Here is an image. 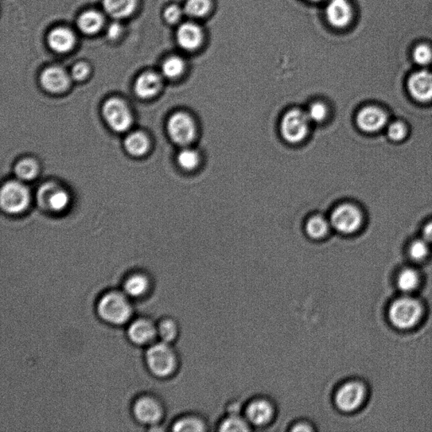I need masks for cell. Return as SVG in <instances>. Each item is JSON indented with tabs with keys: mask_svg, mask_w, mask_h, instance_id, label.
Returning a JSON list of instances; mask_svg holds the SVG:
<instances>
[{
	"mask_svg": "<svg viewBox=\"0 0 432 432\" xmlns=\"http://www.w3.org/2000/svg\"><path fill=\"white\" fill-rule=\"evenodd\" d=\"M423 316V306L419 300L404 295L396 299L388 309V318L395 328L411 329L417 325Z\"/></svg>",
	"mask_w": 432,
	"mask_h": 432,
	"instance_id": "6da1fadb",
	"label": "cell"
},
{
	"mask_svg": "<svg viewBox=\"0 0 432 432\" xmlns=\"http://www.w3.org/2000/svg\"><path fill=\"white\" fill-rule=\"evenodd\" d=\"M97 311L103 320L112 325H123L131 317L132 309L126 295L109 293L101 298Z\"/></svg>",
	"mask_w": 432,
	"mask_h": 432,
	"instance_id": "7a4b0ae2",
	"label": "cell"
},
{
	"mask_svg": "<svg viewBox=\"0 0 432 432\" xmlns=\"http://www.w3.org/2000/svg\"><path fill=\"white\" fill-rule=\"evenodd\" d=\"M367 394V388L361 381H346L337 389L334 395V404L338 411L344 413H353L363 406Z\"/></svg>",
	"mask_w": 432,
	"mask_h": 432,
	"instance_id": "3957f363",
	"label": "cell"
},
{
	"mask_svg": "<svg viewBox=\"0 0 432 432\" xmlns=\"http://www.w3.org/2000/svg\"><path fill=\"white\" fill-rule=\"evenodd\" d=\"M310 120L306 112L294 108L283 116L280 132L286 141L297 144L302 141L309 134Z\"/></svg>",
	"mask_w": 432,
	"mask_h": 432,
	"instance_id": "277c9868",
	"label": "cell"
},
{
	"mask_svg": "<svg viewBox=\"0 0 432 432\" xmlns=\"http://www.w3.org/2000/svg\"><path fill=\"white\" fill-rule=\"evenodd\" d=\"M148 367L155 375L170 376L177 367V358L169 344L162 342L151 346L146 354Z\"/></svg>",
	"mask_w": 432,
	"mask_h": 432,
	"instance_id": "5b68a950",
	"label": "cell"
},
{
	"mask_svg": "<svg viewBox=\"0 0 432 432\" xmlns=\"http://www.w3.org/2000/svg\"><path fill=\"white\" fill-rule=\"evenodd\" d=\"M30 202L28 189L21 182L10 181L3 186L0 204L6 213L17 215L24 211Z\"/></svg>",
	"mask_w": 432,
	"mask_h": 432,
	"instance_id": "8992f818",
	"label": "cell"
},
{
	"mask_svg": "<svg viewBox=\"0 0 432 432\" xmlns=\"http://www.w3.org/2000/svg\"><path fill=\"white\" fill-rule=\"evenodd\" d=\"M103 115L107 126L118 133L128 130L133 122L130 108L119 98H111L104 103Z\"/></svg>",
	"mask_w": 432,
	"mask_h": 432,
	"instance_id": "52a82bcc",
	"label": "cell"
},
{
	"mask_svg": "<svg viewBox=\"0 0 432 432\" xmlns=\"http://www.w3.org/2000/svg\"><path fill=\"white\" fill-rule=\"evenodd\" d=\"M167 131L174 143L181 146H189L196 137L197 128L193 119L185 112H176L170 116Z\"/></svg>",
	"mask_w": 432,
	"mask_h": 432,
	"instance_id": "ba28073f",
	"label": "cell"
},
{
	"mask_svg": "<svg viewBox=\"0 0 432 432\" xmlns=\"http://www.w3.org/2000/svg\"><path fill=\"white\" fill-rule=\"evenodd\" d=\"M329 223L342 234H352L360 228L363 216L356 206L344 204L334 209Z\"/></svg>",
	"mask_w": 432,
	"mask_h": 432,
	"instance_id": "9c48e42d",
	"label": "cell"
},
{
	"mask_svg": "<svg viewBox=\"0 0 432 432\" xmlns=\"http://www.w3.org/2000/svg\"><path fill=\"white\" fill-rule=\"evenodd\" d=\"M39 205L53 212L63 211L69 204V196L65 190L58 188L53 182H46L39 188L37 194Z\"/></svg>",
	"mask_w": 432,
	"mask_h": 432,
	"instance_id": "30bf717a",
	"label": "cell"
},
{
	"mask_svg": "<svg viewBox=\"0 0 432 432\" xmlns=\"http://www.w3.org/2000/svg\"><path fill=\"white\" fill-rule=\"evenodd\" d=\"M275 408L270 399H254L245 408V417L254 426H266L274 419Z\"/></svg>",
	"mask_w": 432,
	"mask_h": 432,
	"instance_id": "8fae6325",
	"label": "cell"
},
{
	"mask_svg": "<svg viewBox=\"0 0 432 432\" xmlns=\"http://www.w3.org/2000/svg\"><path fill=\"white\" fill-rule=\"evenodd\" d=\"M408 89L418 102H429L432 100V74L426 70L415 73L408 80Z\"/></svg>",
	"mask_w": 432,
	"mask_h": 432,
	"instance_id": "7c38bea8",
	"label": "cell"
},
{
	"mask_svg": "<svg viewBox=\"0 0 432 432\" xmlns=\"http://www.w3.org/2000/svg\"><path fill=\"white\" fill-rule=\"evenodd\" d=\"M325 15L331 26L342 28L352 19V8L348 0H329L325 8Z\"/></svg>",
	"mask_w": 432,
	"mask_h": 432,
	"instance_id": "4fadbf2b",
	"label": "cell"
},
{
	"mask_svg": "<svg viewBox=\"0 0 432 432\" xmlns=\"http://www.w3.org/2000/svg\"><path fill=\"white\" fill-rule=\"evenodd\" d=\"M387 115L380 108L367 107L361 109L356 116V123L360 130L367 133H374L386 126Z\"/></svg>",
	"mask_w": 432,
	"mask_h": 432,
	"instance_id": "5bb4252c",
	"label": "cell"
},
{
	"mask_svg": "<svg viewBox=\"0 0 432 432\" xmlns=\"http://www.w3.org/2000/svg\"><path fill=\"white\" fill-rule=\"evenodd\" d=\"M203 41V31L196 23L185 22L178 27L177 42L180 48L186 51H194L200 48Z\"/></svg>",
	"mask_w": 432,
	"mask_h": 432,
	"instance_id": "9a60e30c",
	"label": "cell"
},
{
	"mask_svg": "<svg viewBox=\"0 0 432 432\" xmlns=\"http://www.w3.org/2000/svg\"><path fill=\"white\" fill-rule=\"evenodd\" d=\"M135 415L140 422L155 425L162 417V408L157 400L150 397H143L135 404Z\"/></svg>",
	"mask_w": 432,
	"mask_h": 432,
	"instance_id": "2e32d148",
	"label": "cell"
},
{
	"mask_svg": "<svg viewBox=\"0 0 432 432\" xmlns=\"http://www.w3.org/2000/svg\"><path fill=\"white\" fill-rule=\"evenodd\" d=\"M40 81L46 92L60 93L69 87L70 79L63 69L49 67L42 73Z\"/></svg>",
	"mask_w": 432,
	"mask_h": 432,
	"instance_id": "e0dca14e",
	"label": "cell"
},
{
	"mask_svg": "<svg viewBox=\"0 0 432 432\" xmlns=\"http://www.w3.org/2000/svg\"><path fill=\"white\" fill-rule=\"evenodd\" d=\"M162 87L161 78L154 72L140 75L135 84V92L140 98L148 99L154 96Z\"/></svg>",
	"mask_w": 432,
	"mask_h": 432,
	"instance_id": "ac0fdd59",
	"label": "cell"
},
{
	"mask_svg": "<svg viewBox=\"0 0 432 432\" xmlns=\"http://www.w3.org/2000/svg\"><path fill=\"white\" fill-rule=\"evenodd\" d=\"M49 45L54 52L64 53L70 51L76 44L75 35L65 27H58L49 35Z\"/></svg>",
	"mask_w": 432,
	"mask_h": 432,
	"instance_id": "d6986e66",
	"label": "cell"
},
{
	"mask_svg": "<svg viewBox=\"0 0 432 432\" xmlns=\"http://www.w3.org/2000/svg\"><path fill=\"white\" fill-rule=\"evenodd\" d=\"M157 334V329L153 322L139 319L130 326L128 329V336L134 343L137 345H146L154 340Z\"/></svg>",
	"mask_w": 432,
	"mask_h": 432,
	"instance_id": "ffe728a7",
	"label": "cell"
},
{
	"mask_svg": "<svg viewBox=\"0 0 432 432\" xmlns=\"http://www.w3.org/2000/svg\"><path fill=\"white\" fill-rule=\"evenodd\" d=\"M103 8L112 18H126L134 12L136 0H103Z\"/></svg>",
	"mask_w": 432,
	"mask_h": 432,
	"instance_id": "44dd1931",
	"label": "cell"
},
{
	"mask_svg": "<svg viewBox=\"0 0 432 432\" xmlns=\"http://www.w3.org/2000/svg\"><path fill=\"white\" fill-rule=\"evenodd\" d=\"M149 139L145 134L141 132H134L128 135L124 140V147L128 153L134 157H141L149 150Z\"/></svg>",
	"mask_w": 432,
	"mask_h": 432,
	"instance_id": "7402d4cb",
	"label": "cell"
},
{
	"mask_svg": "<svg viewBox=\"0 0 432 432\" xmlns=\"http://www.w3.org/2000/svg\"><path fill=\"white\" fill-rule=\"evenodd\" d=\"M103 25V15L94 10L87 11L78 19V27L85 34H95L99 32Z\"/></svg>",
	"mask_w": 432,
	"mask_h": 432,
	"instance_id": "603a6c76",
	"label": "cell"
},
{
	"mask_svg": "<svg viewBox=\"0 0 432 432\" xmlns=\"http://www.w3.org/2000/svg\"><path fill=\"white\" fill-rule=\"evenodd\" d=\"M420 284V276L418 271L411 268L401 270L397 277V285L404 293L411 294L418 289Z\"/></svg>",
	"mask_w": 432,
	"mask_h": 432,
	"instance_id": "cb8c5ba5",
	"label": "cell"
},
{
	"mask_svg": "<svg viewBox=\"0 0 432 432\" xmlns=\"http://www.w3.org/2000/svg\"><path fill=\"white\" fill-rule=\"evenodd\" d=\"M124 291L132 297H140L149 289V280L141 274L130 276L124 282Z\"/></svg>",
	"mask_w": 432,
	"mask_h": 432,
	"instance_id": "d4e9b609",
	"label": "cell"
},
{
	"mask_svg": "<svg viewBox=\"0 0 432 432\" xmlns=\"http://www.w3.org/2000/svg\"><path fill=\"white\" fill-rule=\"evenodd\" d=\"M251 425L245 416L239 413L228 414L227 417L221 420L219 431L223 432H243L251 430Z\"/></svg>",
	"mask_w": 432,
	"mask_h": 432,
	"instance_id": "484cf974",
	"label": "cell"
},
{
	"mask_svg": "<svg viewBox=\"0 0 432 432\" xmlns=\"http://www.w3.org/2000/svg\"><path fill=\"white\" fill-rule=\"evenodd\" d=\"M208 430L205 420L196 415H188L178 420L173 425L175 431L202 432Z\"/></svg>",
	"mask_w": 432,
	"mask_h": 432,
	"instance_id": "4316f807",
	"label": "cell"
},
{
	"mask_svg": "<svg viewBox=\"0 0 432 432\" xmlns=\"http://www.w3.org/2000/svg\"><path fill=\"white\" fill-rule=\"evenodd\" d=\"M328 221L320 216H315L311 218L306 224V232L311 239H321L328 234L329 230Z\"/></svg>",
	"mask_w": 432,
	"mask_h": 432,
	"instance_id": "83f0119b",
	"label": "cell"
},
{
	"mask_svg": "<svg viewBox=\"0 0 432 432\" xmlns=\"http://www.w3.org/2000/svg\"><path fill=\"white\" fill-rule=\"evenodd\" d=\"M211 9L210 0H187L184 12L190 17L202 18Z\"/></svg>",
	"mask_w": 432,
	"mask_h": 432,
	"instance_id": "f1b7e54d",
	"label": "cell"
},
{
	"mask_svg": "<svg viewBox=\"0 0 432 432\" xmlns=\"http://www.w3.org/2000/svg\"><path fill=\"white\" fill-rule=\"evenodd\" d=\"M37 162L32 159H21L15 167V173L21 180H32L37 176Z\"/></svg>",
	"mask_w": 432,
	"mask_h": 432,
	"instance_id": "f546056e",
	"label": "cell"
},
{
	"mask_svg": "<svg viewBox=\"0 0 432 432\" xmlns=\"http://www.w3.org/2000/svg\"><path fill=\"white\" fill-rule=\"evenodd\" d=\"M185 63L180 57H171L163 63L162 72L169 79H177L184 73Z\"/></svg>",
	"mask_w": 432,
	"mask_h": 432,
	"instance_id": "4dcf8cb0",
	"label": "cell"
},
{
	"mask_svg": "<svg viewBox=\"0 0 432 432\" xmlns=\"http://www.w3.org/2000/svg\"><path fill=\"white\" fill-rule=\"evenodd\" d=\"M178 163L184 170L196 169L200 163V155L197 151L184 148L178 155Z\"/></svg>",
	"mask_w": 432,
	"mask_h": 432,
	"instance_id": "1f68e13d",
	"label": "cell"
},
{
	"mask_svg": "<svg viewBox=\"0 0 432 432\" xmlns=\"http://www.w3.org/2000/svg\"><path fill=\"white\" fill-rule=\"evenodd\" d=\"M430 245L424 239L416 240L411 244L410 248H408V254L416 262H422L430 254Z\"/></svg>",
	"mask_w": 432,
	"mask_h": 432,
	"instance_id": "d6a6232c",
	"label": "cell"
},
{
	"mask_svg": "<svg viewBox=\"0 0 432 432\" xmlns=\"http://www.w3.org/2000/svg\"><path fill=\"white\" fill-rule=\"evenodd\" d=\"M159 337L162 338L165 343H170L177 338L178 334V328L176 322L170 319H166L159 325L157 331Z\"/></svg>",
	"mask_w": 432,
	"mask_h": 432,
	"instance_id": "836d02e7",
	"label": "cell"
},
{
	"mask_svg": "<svg viewBox=\"0 0 432 432\" xmlns=\"http://www.w3.org/2000/svg\"><path fill=\"white\" fill-rule=\"evenodd\" d=\"M306 112L311 123H321L327 118L328 109L324 103L317 102L311 103Z\"/></svg>",
	"mask_w": 432,
	"mask_h": 432,
	"instance_id": "e575fe53",
	"label": "cell"
},
{
	"mask_svg": "<svg viewBox=\"0 0 432 432\" xmlns=\"http://www.w3.org/2000/svg\"><path fill=\"white\" fill-rule=\"evenodd\" d=\"M415 63L420 65H426L432 60V51L427 45H419L416 46L413 53Z\"/></svg>",
	"mask_w": 432,
	"mask_h": 432,
	"instance_id": "d590c367",
	"label": "cell"
},
{
	"mask_svg": "<svg viewBox=\"0 0 432 432\" xmlns=\"http://www.w3.org/2000/svg\"><path fill=\"white\" fill-rule=\"evenodd\" d=\"M388 135L394 141H400L406 136V128L402 123H392L388 127Z\"/></svg>",
	"mask_w": 432,
	"mask_h": 432,
	"instance_id": "8d00e7d4",
	"label": "cell"
},
{
	"mask_svg": "<svg viewBox=\"0 0 432 432\" xmlns=\"http://www.w3.org/2000/svg\"><path fill=\"white\" fill-rule=\"evenodd\" d=\"M89 66L85 63L77 64L71 70V77L76 81L84 80L89 75Z\"/></svg>",
	"mask_w": 432,
	"mask_h": 432,
	"instance_id": "74e56055",
	"label": "cell"
},
{
	"mask_svg": "<svg viewBox=\"0 0 432 432\" xmlns=\"http://www.w3.org/2000/svg\"><path fill=\"white\" fill-rule=\"evenodd\" d=\"M182 10L178 6H171L165 10V18L167 22L177 23L181 19Z\"/></svg>",
	"mask_w": 432,
	"mask_h": 432,
	"instance_id": "f35d334b",
	"label": "cell"
},
{
	"mask_svg": "<svg viewBox=\"0 0 432 432\" xmlns=\"http://www.w3.org/2000/svg\"><path fill=\"white\" fill-rule=\"evenodd\" d=\"M122 33V26L119 22H112L107 28V37L111 40L118 38Z\"/></svg>",
	"mask_w": 432,
	"mask_h": 432,
	"instance_id": "ab89813d",
	"label": "cell"
},
{
	"mask_svg": "<svg viewBox=\"0 0 432 432\" xmlns=\"http://www.w3.org/2000/svg\"><path fill=\"white\" fill-rule=\"evenodd\" d=\"M293 431H315L313 425L307 422H298L291 428Z\"/></svg>",
	"mask_w": 432,
	"mask_h": 432,
	"instance_id": "60d3db41",
	"label": "cell"
},
{
	"mask_svg": "<svg viewBox=\"0 0 432 432\" xmlns=\"http://www.w3.org/2000/svg\"><path fill=\"white\" fill-rule=\"evenodd\" d=\"M424 239L432 245V221L428 223L423 231Z\"/></svg>",
	"mask_w": 432,
	"mask_h": 432,
	"instance_id": "b9f144b4",
	"label": "cell"
},
{
	"mask_svg": "<svg viewBox=\"0 0 432 432\" xmlns=\"http://www.w3.org/2000/svg\"><path fill=\"white\" fill-rule=\"evenodd\" d=\"M309 1H311V2H322V1H324V0H309Z\"/></svg>",
	"mask_w": 432,
	"mask_h": 432,
	"instance_id": "7bdbcfd3",
	"label": "cell"
}]
</instances>
